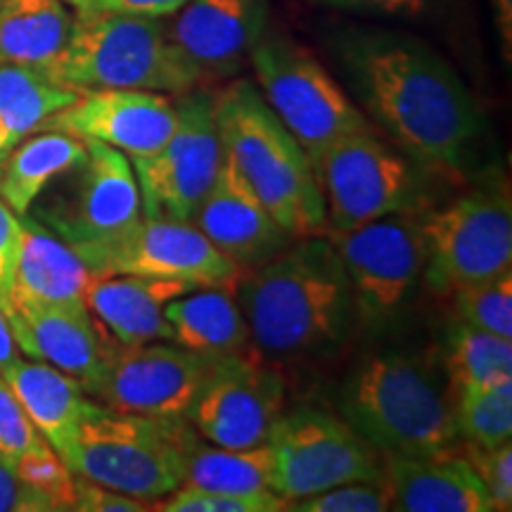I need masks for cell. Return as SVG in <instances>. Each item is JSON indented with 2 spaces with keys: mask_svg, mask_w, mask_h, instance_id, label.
<instances>
[{
  "mask_svg": "<svg viewBox=\"0 0 512 512\" xmlns=\"http://www.w3.org/2000/svg\"><path fill=\"white\" fill-rule=\"evenodd\" d=\"M392 489L387 479H361L332 486L290 503L294 512H384L392 510Z\"/></svg>",
  "mask_w": 512,
  "mask_h": 512,
  "instance_id": "34",
  "label": "cell"
},
{
  "mask_svg": "<svg viewBox=\"0 0 512 512\" xmlns=\"http://www.w3.org/2000/svg\"><path fill=\"white\" fill-rule=\"evenodd\" d=\"M22 249H19L12 297L55 306H86L91 271L62 238L27 214L22 216Z\"/></svg>",
  "mask_w": 512,
  "mask_h": 512,
  "instance_id": "24",
  "label": "cell"
},
{
  "mask_svg": "<svg viewBox=\"0 0 512 512\" xmlns=\"http://www.w3.org/2000/svg\"><path fill=\"white\" fill-rule=\"evenodd\" d=\"M190 223H195L240 271H254L266 264L292 240L230 159H223L219 176Z\"/></svg>",
  "mask_w": 512,
  "mask_h": 512,
  "instance_id": "18",
  "label": "cell"
},
{
  "mask_svg": "<svg viewBox=\"0 0 512 512\" xmlns=\"http://www.w3.org/2000/svg\"><path fill=\"white\" fill-rule=\"evenodd\" d=\"M169 34L207 79L233 76L266 34V0H188Z\"/></svg>",
  "mask_w": 512,
  "mask_h": 512,
  "instance_id": "19",
  "label": "cell"
},
{
  "mask_svg": "<svg viewBox=\"0 0 512 512\" xmlns=\"http://www.w3.org/2000/svg\"><path fill=\"white\" fill-rule=\"evenodd\" d=\"M313 171L323 192L328 233L413 211L418 202L420 181L413 166L382 143L373 128L332 143Z\"/></svg>",
  "mask_w": 512,
  "mask_h": 512,
  "instance_id": "9",
  "label": "cell"
},
{
  "mask_svg": "<svg viewBox=\"0 0 512 512\" xmlns=\"http://www.w3.org/2000/svg\"><path fill=\"white\" fill-rule=\"evenodd\" d=\"M223 287H197L164 306L178 347L204 356L240 354L249 347L242 306Z\"/></svg>",
  "mask_w": 512,
  "mask_h": 512,
  "instance_id": "25",
  "label": "cell"
},
{
  "mask_svg": "<svg viewBox=\"0 0 512 512\" xmlns=\"http://www.w3.org/2000/svg\"><path fill=\"white\" fill-rule=\"evenodd\" d=\"M46 444V439L31 425L29 415L24 413L22 403L5 377L0 375V460L15 467L27 453Z\"/></svg>",
  "mask_w": 512,
  "mask_h": 512,
  "instance_id": "35",
  "label": "cell"
},
{
  "mask_svg": "<svg viewBox=\"0 0 512 512\" xmlns=\"http://www.w3.org/2000/svg\"><path fill=\"white\" fill-rule=\"evenodd\" d=\"M22 216L0 200V309L8 313L15 287L17 259L22 249Z\"/></svg>",
  "mask_w": 512,
  "mask_h": 512,
  "instance_id": "37",
  "label": "cell"
},
{
  "mask_svg": "<svg viewBox=\"0 0 512 512\" xmlns=\"http://www.w3.org/2000/svg\"><path fill=\"white\" fill-rule=\"evenodd\" d=\"M152 510L162 512H283L290 503L273 491L256 494H226V491L200 489V486L181 484L169 496L159 498Z\"/></svg>",
  "mask_w": 512,
  "mask_h": 512,
  "instance_id": "33",
  "label": "cell"
},
{
  "mask_svg": "<svg viewBox=\"0 0 512 512\" xmlns=\"http://www.w3.org/2000/svg\"><path fill=\"white\" fill-rule=\"evenodd\" d=\"M249 342L266 361H294L347 339L356 304L328 235H313L261 264L240 287Z\"/></svg>",
  "mask_w": 512,
  "mask_h": 512,
  "instance_id": "2",
  "label": "cell"
},
{
  "mask_svg": "<svg viewBox=\"0 0 512 512\" xmlns=\"http://www.w3.org/2000/svg\"><path fill=\"white\" fill-rule=\"evenodd\" d=\"M88 157L83 140L60 131H43L17 143L0 174V200L17 216L31 214L38 197L55 178L79 166Z\"/></svg>",
  "mask_w": 512,
  "mask_h": 512,
  "instance_id": "26",
  "label": "cell"
},
{
  "mask_svg": "<svg viewBox=\"0 0 512 512\" xmlns=\"http://www.w3.org/2000/svg\"><path fill=\"white\" fill-rule=\"evenodd\" d=\"M0 512H55L41 491L22 482L10 465L0 460Z\"/></svg>",
  "mask_w": 512,
  "mask_h": 512,
  "instance_id": "40",
  "label": "cell"
},
{
  "mask_svg": "<svg viewBox=\"0 0 512 512\" xmlns=\"http://www.w3.org/2000/svg\"><path fill=\"white\" fill-rule=\"evenodd\" d=\"M328 238L347 271L356 313L366 323H389L425 278L427 242L415 211L382 216Z\"/></svg>",
  "mask_w": 512,
  "mask_h": 512,
  "instance_id": "12",
  "label": "cell"
},
{
  "mask_svg": "<svg viewBox=\"0 0 512 512\" xmlns=\"http://www.w3.org/2000/svg\"><path fill=\"white\" fill-rule=\"evenodd\" d=\"M313 3L325 5V8L358 12V15L413 17L430 8L432 0H313Z\"/></svg>",
  "mask_w": 512,
  "mask_h": 512,
  "instance_id": "41",
  "label": "cell"
},
{
  "mask_svg": "<svg viewBox=\"0 0 512 512\" xmlns=\"http://www.w3.org/2000/svg\"><path fill=\"white\" fill-rule=\"evenodd\" d=\"M285 408V377L259 354L221 356L185 420L223 448L266 444Z\"/></svg>",
  "mask_w": 512,
  "mask_h": 512,
  "instance_id": "15",
  "label": "cell"
},
{
  "mask_svg": "<svg viewBox=\"0 0 512 512\" xmlns=\"http://www.w3.org/2000/svg\"><path fill=\"white\" fill-rule=\"evenodd\" d=\"M178 124L155 155L133 159L145 219L192 221L226 159L216 126L214 95L181 93Z\"/></svg>",
  "mask_w": 512,
  "mask_h": 512,
  "instance_id": "11",
  "label": "cell"
},
{
  "mask_svg": "<svg viewBox=\"0 0 512 512\" xmlns=\"http://www.w3.org/2000/svg\"><path fill=\"white\" fill-rule=\"evenodd\" d=\"M88 157L69 171L67 197H53L34 216L62 238L83 264L117 242L143 219V202L131 159L105 143L83 140Z\"/></svg>",
  "mask_w": 512,
  "mask_h": 512,
  "instance_id": "13",
  "label": "cell"
},
{
  "mask_svg": "<svg viewBox=\"0 0 512 512\" xmlns=\"http://www.w3.org/2000/svg\"><path fill=\"white\" fill-rule=\"evenodd\" d=\"M197 290L181 280L147 275H91L86 306L124 347L174 337L164 306Z\"/></svg>",
  "mask_w": 512,
  "mask_h": 512,
  "instance_id": "22",
  "label": "cell"
},
{
  "mask_svg": "<svg viewBox=\"0 0 512 512\" xmlns=\"http://www.w3.org/2000/svg\"><path fill=\"white\" fill-rule=\"evenodd\" d=\"M446 373L451 382V399L467 389L510 380L512 339L456 320L448 332Z\"/></svg>",
  "mask_w": 512,
  "mask_h": 512,
  "instance_id": "30",
  "label": "cell"
},
{
  "mask_svg": "<svg viewBox=\"0 0 512 512\" xmlns=\"http://www.w3.org/2000/svg\"><path fill=\"white\" fill-rule=\"evenodd\" d=\"M5 382L22 403L31 425L64 458L74 446L79 425L93 408V399L72 375L43 361H19L5 368Z\"/></svg>",
  "mask_w": 512,
  "mask_h": 512,
  "instance_id": "23",
  "label": "cell"
},
{
  "mask_svg": "<svg viewBox=\"0 0 512 512\" xmlns=\"http://www.w3.org/2000/svg\"><path fill=\"white\" fill-rule=\"evenodd\" d=\"M19 358L22 356H19V347L15 342V335H12L8 313L0 309V373L5 368H10L15 361H19Z\"/></svg>",
  "mask_w": 512,
  "mask_h": 512,
  "instance_id": "43",
  "label": "cell"
},
{
  "mask_svg": "<svg viewBox=\"0 0 512 512\" xmlns=\"http://www.w3.org/2000/svg\"><path fill=\"white\" fill-rule=\"evenodd\" d=\"M249 62L259 83L256 88L313 166L339 138L373 128L328 69L292 38L264 34Z\"/></svg>",
  "mask_w": 512,
  "mask_h": 512,
  "instance_id": "7",
  "label": "cell"
},
{
  "mask_svg": "<svg viewBox=\"0 0 512 512\" xmlns=\"http://www.w3.org/2000/svg\"><path fill=\"white\" fill-rule=\"evenodd\" d=\"M342 420L370 446L434 456L456 444L451 389L425 356L384 351L354 368L339 392Z\"/></svg>",
  "mask_w": 512,
  "mask_h": 512,
  "instance_id": "4",
  "label": "cell"
},
{
  "mask_svg": "<svg viewBox=\"0 0 512 512\" xmlns=\"http://www.w3.org/2000/svg\"><path fill=\"white\" fill-rule=\"evenodd\" d=\"M266 446L273 463L271 491L287 503L339 484L384 477L375 448L320 408L280 415Z\"/></svg>",
  "mask_w": 512,
  "mask_h": 512,
  "instance_id": "10",
  "label": "cell"
},
{
  "mask_svg": "<svg viewBox=\"0 0 512 512\" xmlns=\"http://www.w3.org/2000/svg\"><path fill=\"white\" fill-rule=\"evenodd\" d=\"M453 420L467 444L494 448L512 437V377L453 396Z\"/></svg>",
  "mask_w": 512,
  "mask_h": 512,
  "instance_id": "31",
  "label": "cell"
},
{
  "mask_svg": "<svg viewBox=\"0 0 512 512\" xmlns=\"http://www.w3.org/2000/svg\"><path fill=\"white\" fill-rule=\"evenodd\" d=\"M271 451L266 444L252 448L204 446L197 441L185 463L183 484L226 494H256L271 491Z\"/></svg>",
  "mask_w": 512,
  "mask_h": 512,
  "instance_id": "29",
  "label": "cell"
},
{
  "mask_svg": "<svg viewBox=\"0 0 512 512\" xmlns=\"http://www.w3.org/2000/svg\"><path fill=\"white\" fill-rule=\"evenodd\" d=\"M197 441L195 427L185 418L119 413L93 401L62 463L107 489L157 503L183 484Z\"/></svg>",
  "mask_w": 512,
  "mask_h": 512,
  "instance_id": "6",
  "label": "cell"
},
{
  "mask_svg": "<svg viewBox=\"0 0 512 512\" xmlns=\"http://www.w3.org/2000/svg\"><path fill=\"white\" fill-rule=\"evenodd\" d=\"M342 64L370 119L420 164L465 166L482 114L456 69L418 38L375 31L342 43Z\"/></svg>",
  "mask_w": 512,
  "mask_h": 512,
  "instance_id": "1",
  "label": "cell"
},
{
  "mask_svg": "<svg viewBox=\"0 0 512 512\" xmlns=\"http://www.w3.org/2000/svg\"><path fill=\"white\" fill-rule=\"evenodd\" d=\"M67 0H0V62L48 69L72 31Z\"/></svg>",
  "mask_w": 512,
  "mask_h": 512,
  "instance_id": "27",
  "label": "cell"
},
{
  "mask_svg": "<svg viewBox=\"0 0 512 512\" xmlns=\"http://www.w3.org/2000/svg\"><path fill=\"white\" fill-rule=\"evenodd\" d=\"M79 91L55 81L46 69L0 62V128L12 150L50 117L79 98Z\"/></svg>",
  "mask_w": 512,
  "mask_h": 512,
  "instance_id": "28",
  "label": "cell"
},
{
  "mask_svg": "<svg viewBox=\"0 0 512 512\" xmlns=\"http://www.w3.org/2000/svg\"><path fill=\"white\" fill-rule=\"evenodd\" d=\"M188 0H67L76 15H98V12H112V15H136V17H171Z\"/></svg>",
  "mask_w": 512,
  "mask_h": 512,
  "instance_id": "39",
  "label": "cell"
},
{
  "mask_svg": "<svg viewBox=\"0 0 512 512\" xmlns=\"http://www.w3.org/2000/svg\"><path fill=\"white\" fill-rule=\"evenodd\" d=\"M453 306L463 323L512 339V268L496 278L456 287Z\"/></svg>",
  "mask_w": 512,
  "mask_h": 512,
  "instance_id": "32",
  "label": "cell"
},
{
  "mask_svg": "<svg viewBox=\"0 0 512 512\" xmlns=\"http://www.w3.org/2000/svg\"><path fill=\"white\" fill-rule=\"evenodd\" d=\"M76 512H147L150 503L121 494V491L107 489L91 479L74 475V505Z\"/></svg>",
  "mask_w": 512,
  "mask_h": 512,
  "instance_id": "38",
  "label": "cell"
},
{
  "mask_svg": "<svg viewBox=\"0 0 512 512\" xmlns=\"http://www.w3.org/2000/svg\"><path fill=\"white\" fill-rule=\"evenodd\" d=\"M48 74L79 93L138 88L181 95L202 83L159 19L112 12L76 15L67 46Z\"/></svg>",
  "mask_w": 512,
  "mask_h": 512,
  "instance_id": "5",
  "label": "cell"
},
{
  "mask_svg": "<svg viewBox=\"0 0 512 512\" xmlns=\"http://www.w3.org/2000/svg\"><path fill=\"white\" fill-rule=\"evenodd\" d=\"M494 3V17L498 38H501V48L505 62H510L512 50V0H491Z\"/></svg>",
  "mask_w": 512,
  "mask_h": 512,
  "instance_id": "42",
  "label": "cell"
},
{
  "mask_svg": "<svg viewBox=\"0 0 512 512\" xmlns=\"http://www.w3.org/2000/svg\"><path fill=\"white\" fill-rule=\"evenodd\" d=\"M86 266L93 275H147L223 290H235L242 273L195 223L145 216Z\"/></svg>",
  "mask_w": 512,
  "mask_h": 512,
  "instance_id": "16",
  "label": "cell"
},
{
  "mask_svg": "<svg viewBox=\"0 0 512 512\" xmlns=\"http://www.w3.org/2000/svg\"><path fill=\"white\" fill-rule=\"evenodd\" d=\"M463 456L472 470L477 472L486 496H489L491 508L505 510L512 508V446L508 444L486 448L467 444Z\"/></svg>",
  "mask_w": 512,
  "mask_h": 512,
  "instance_id": "36",
  "label": "cell"
},
{
  "mask_svg": "<svg viewBox=\"0 0 512 512\" xmlns=\"http://www.w3.org/2000/svg\"><path fill=\"white\" fill-rule=\"evenodd\" d=\"M176 124V100L166 93L98 88L83 91L72 105L50 117L41 131H60L79 140L105 143L133 162L162 150Z\"/></svg>",
  "mask_w": 512,
  "mask_h": 512,
  "instance_id": "17",
  "label": "cell"
},
{
  "mask_svg": "<svg viewBox=\"0 0 512 512\" xmlns=\"http://www.w3.org/2000/svg\"><path fill=\"white\" fill-rule=\"evenodd\" d=\"M10 155V147L5 143V133L3 128H0V174H3V166H5V159Z\"/></svg>",
  "mask_w": 512,
  "mask_h": 512,
  "instance_id": "44",
  "label": "cell"
},
{
  "mask_svg": "<svg viewBox=\"0 0 512 512\" xmlns=\"http://www.w3.org/2000/svg\"><path fill=\"white\" fill-rule=\"evenodd\" d=\"M8 320L19 351L72 375L81 389L93 380L107 354L88 306H55L12 297Z\"/></svg>",
  "mask_w": 512,
  "mask_h": 512,
  "instance_id": "20",
  "label": "cell"
},
{
  "mask_svg": "<svg viewBox=\"0 0 512 512\" xmlns=\"http://www.w3.org/2000/svg\"><path fill=\"white\" fill-rule=\"evenodd\" d=\"M221 356H204L169 344L107 349L83 392L100 406L152 418H185Z\"/></svg>",
  "mask_w": 512,
  "mask_h": 512,
  "instance_id": "14",
  "label": "cell"
},
{
  "mask_svg": "<svg viewBox=\"0 0 512 512\" xmlns=\"http://www.w3.org/2000/svg\"><path fill=\"white\" fill-rule=\"evenodd\" d=\"M422 230L425 278L434 290L453 292L512 268V202L505 183L470 190L422 216Z\"/></svg>",
  "mask_w": 512,
  "mask_h": 512,
  "instance_id": "8",
  "label": "cell"
},
{
  "mask_svg": "<svg viewBox=\"0 0 512 512\" xmlns=\"http://www.w3.org/2000/svg\"><path fill=\"white\" fill-rule=\"evenodd\" d=\"M382 470L392 489V510L494 512L477 472L453 446L434 456L387 453Z\"/></svg>",
  "mask_w": 512,
  "mask_h": 512,
  "instance_id": "21",
  "label": "cell"
},
{
  "mask_svg": "<svg viewBox=\"0 0 512 512\" xmlns=\"http://www.w3.org/2000/svg\"><path fill=\"white\" fill-rule=\"evenodd\" d=\"M226 159L290 238L328 235L323 192L302 145L275 117L259 88L238 79L214 95Z\"/></svg>",
  "mask_w": 512,
  "mask_h": 512,
  "instance_id": "3",
  "label": "cell"
}]
</instances>
